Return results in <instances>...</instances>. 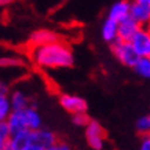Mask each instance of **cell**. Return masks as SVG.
I'll use <instances>...</instances> for the list:
<instances>
[{"instance_id":"cell-3","label":"cell","mask_w":150,"mask_h":150,"mask_svg":"<svg viewBox=\"0 0 150 150\" xmlns=\"http://www.w3.org/2000/svg\"><path fill=\"white\" fill-rule=\"evenodd\" d=\"M86 138L90 147L94 150H103L106 145L105 129L98 121L91 120L86 127Z\"/></svg>"},{"instance_id":"cell-6","label":"cell","mask_w":150,"mask_h":150,"mask_svg":"<svg viewBox=\"0 0 150 150\" xmlns=\"http://www.w3.org/2000/svg\"><path fill=\"white\" fill-rule=\"evenodd\" d=\"M129 17L134 21H137L141 28H147L150 25V7L131 0Z\"/></svg>"},{"instance_id":"cell-13","label":"cell","mask_w":150,"mask_h":150,"mask_svg":"<svg viewBox=\"0 0 150 150\" xmlns=\"http://www.w3.org/2000/svg\"><path fill=\"white\" fill-rule=\"evenodd\" d=\"M100 36L106 43H113L114 40L118 39V22L113 21L106 17V19L102 23V28H100Z\"/></svg>"},{"instance_id":"cell-2","label":"cell","mask_w":150,"mask_h":150,"mask_svg":"<svg viewBox=\"0 0 150 150\" xmlns=\"http://www.w3.org/2000/svg\"><path fill=\"white\" fill-rule=\"evenodd\" d=\"M110 48H112V52L116 57V59L127 68H134L139 59V55L137 54L135 48L132 47L131 41L117 39L113 43H110Z\"/></svg>"},{"instance_id":"cell-29","label":"cell","mask_w":150,"mask_h":150,"mask_svg":"<svg viewBox=\"0 0 150 150\" xmlns=\"http://www.w3.org/2000/svg\"><path fill=\"white\" fill-rule=\"evenodd\" d=\"M147 29H149V32H150V25H149V26H147Z\"/></svg>"},{"instance_id":"cell-7","label":"cell","mask_w":150,"mask_h":150,"mask_svg":"<svg viewBox=\"0 0 150 150\" xmlns=\"http://www.w3.org/2000/svg\"><path fill=\"white\" fill-rule=\"evenodd\" d=\"M57 142H58V137L51 129L41 127L39 129H36V131H33V143L39 145L44 150L51 147V146H54Z\"/></svg>"},{"instance_id":"cell-24","label":"cell","mask_w":150,"mask_h":150,"mask_svg":"<svg viewBox=\"0 0 150 150\" xmlns=\"http://www.w3.org/2000/svg\"><path fill=\"white\" fill-rule=\"evenodd\" d=\"M22 150H44V149H43V147H40L39 145H36V143H30L29 146L23 147Z\"/></svg>"},{"instance_id":"cell-22","label":"cell","mask_w":150,"mask_h":150,"mask_svg":"<svg viewBox=\"0 0 150 150\" xmlns=\"http://www.w3.org/2000/svg\"><path fill=\"white\" fill-rule=\"evenodd\" d=\"M139 150H150V135H145L141 139Z\"/></svg>"},{"instance_id":"cell-30","label":"cell","mask_w":150,"mask_h":150,"mask_svg":"<svg viewBox=\"0 0 150 150\" xmlns=\"http://www.w3.org/2000/svg\"><path fill=\"white\" fill-rule=\"evenodd\" d=\"M149 116H150V114H149Z\"/></svg>"},{"instance_id":"cell-11","label":"cell","mask_w":150,"mask_h":150,"mask_svg":"<svg viewBox=\"0 0 150 150\" xmlns=\"http://www.w3.org/2000/svg\"><path fill=\"white\" fill-rule=\"evenodd\" d=\"M33 143V131L30 129H25V131L17 132V134H11L8 141V145L14 150H22L23 147L29 146Z\"/></svg>"},{"instance_id":"cell-28","label":"cell","mask_w":150,"mask_h":150,"mask_svg":"<svg viewBox=\"0 0 150 150\" xmlns=\"http://www.w3.org/2000/svg\"><path fill=\"white\" fill-rule=\"evenodd\" d=\"M0 150H14V149H13V147H11V146L8 145V143H7V145H6L4 147H1V149H0Z\"/></svg>"},{"instance_id":"cell-1","label":"cell","mask_w":150,"mask_h":150,"mask_svg":"<svg viewBox=\"0 0 150 150\" xmlns=\"http://www.w3.org/2000/svg\"><path fill=\"white\" fill-rule=\"evenodd\" d=\"M30 58L33 64L43 70L70 68L74 62V57L70 47L59 39L43 46L32 47Z\"/></svg>"},{"instance_id":"cell-16","label":"cell","mask_w":150,"mask_h":150,"mask_svg":"<svg viewBox=\"0 0 150 150\" xmlns=\"http://www.w3.org/2000/svg\"><path fill=\"white\" fill-rule=\"evenodd\" d=\"M134 70L142 79H149L150 80V58H147V57H139L138 62L134 66Z\"/></svg>"},{"instance_id":"cell-19","label":"cell","mask_w":150,"mask_h":150,"mask_svg":"<svg viewBox=\"0 0 150 150\" xmlns=\"http://www.w3.org/2000/svg\"><path fill=\"white\" fill-rule=\"evenodd\" d=\"M137 131L142 137L150 135V116H142L137 121Z\"/></svg>"},{"instance_id":"cell-10","label":"cell","mask_w":150,"mask_h":150,"mask_svg":"<svg viewBox=\"0 0 150 150\" xmlns=\"http://www.w3.org/2000/svg\"><path fill=\"white\" fill-rule=\"evenodd\" d=\"M139 29H141L139 23L137 21H134L131 17H128V18L123 19L121 22H118V39L131 41V39L137 35Z\"/></svg>"},{"instance_id":"cell-23","label":"cell","mask_w":150,"mask_h":150,"mask_svg":"<svg viewBox=\"0 0 150 150\" xmlns=\"http://www.w3.org/2000/svg\"><path fill=\"white\" fill-rule=\"evenodd\" d=\"M0 94H7V95H10L8 86H7L6 83H3V81H0Z\"/></svg>"},{"instance_id":"cell-20","label":"cell","mask_w":150,"mask_h":150,"mask_svg":"<svg viewBox=\"0 0 150 150\" xmlns=\"http://www.w3.org/2000/svg\"><path fill=\"white\" fill-rule=\"evenodd\" d=\"M73 118V123L76 124V125H79V127H87V124L91 121V118L88 117V114H87V112H84V113H77V114H73L72 116Z\"/></svg>"},{"instance_id":"cell-5","label":"cell","mask_w":150,"mask_h":150,"mask_svg":"<svg viewBox=\"0 0 150 150\" xmlns=\"http://www.w3.org/2000/svg\"><path fill=\"white\" fill-rule=\"evenodd\" d=\"M131 44L139 57H146L150 48V32L147 28H141L131 39Z\"/></svg>"},{"instance_id":"cell-21","label":"cell","mask_w":150,"mask_h":150,"mask_svg":"<svg viewBox=\"0 0 150 150\" xmlns=\"http://www.w3.org/2000/svg\"><path fill=\"white\" fill-rule=\"evenodd\" d=\"M46 150H72V147H70L68 143H65V142L58 141L54 146H51V147H48V149H46Z\"/></svg>"},{"instance_id":"cell-18","label":"cell","mask_w":150,"mask_h":150,"mask_svg":"<svg viewBox=\"0 0 150 150\" xmlns=\"http://www.w3.org/2000/svg\"><path fill=\"white\" fill-rule=\"evenodd\" d=\"M0 66L1 68H21L23 66V61L18 57H1Z\"/></svg>"},{"instance_id":"cell-26","label":"cell","mask_w":150,"mask_h":150,"mask_svg":"<svg viewBox=\"0 0 150 150\" xmlns=\"http://www.w3.org/2000/svg\"><path fill=\"white\" fill-rule=\"evenodd\" d=\"M132 1H137V3H141V4H145L150 7V0H132Z\"/></svg>"},{"instance_id":"cell-27","label":"cell","mask_w":150,"mask_h":150,"mask_svg":"<svg viewBox=\"0 0 150 150\" xmlns=\"http://www.w3.org/2000/svg\"><path fill=\"white\" fill-rule=\"evenodd\" d=\"M7 143H8V141H7V139H4V138L0 137V149H1V147H4Z\"/></svg>"},{"instance_id":"cell-9","label":"cell","mask_w":150,"mask_h":150,"mask_svg":"<svg viewBox=\"0 0 150 150\" xmlns=\"http://www.w3.org/2000/svg\"><path fill=\"white\" fill-rule=\"evenodd\" d=\"M58 40V35L54 30L50 29H37L35 32H32V35L29 36V46L30 47H37L43 46L47 43Z\"/></svg>"},{"instance_id":"cell-12","label":"cell","mask_w":150,"mask_h":150,"mask_svg":"<svg viewBox=\"0 0 150 150\" xmlns=\"http://www.w3.org/2000/svg\"><path fill=\"white\" fill-rule=\"evenodd\" d=\"M6 121L8 124L11 134H17V132L28 129L26 118H25V112L23 110H13Z\"/></svg>"},{"instance_id":"cell-17","label":"cell","mask_w":150,"mask_h":150,"mask_svg":"<svg viewBox=\"0 0 150 150\" xmlns=\"http://www.w3.org/2000/svg\"><path fill=\"white\" fill-rule=\"evenodd\" d=\"M11 112H13V108L10 102V95L0 94V121H6Z\"/></svg>"},{"instance_id":"cell-14","label":"cell","mask_w":150,"mask_h":150,"mask_svg":"<svg viewBox=\"0 0 150 150\" xmlns=\"http://www.w3.org/2000/svg\"><path fill=\"white\" fill-rule=\"evenodd\" d=\"M10 102H11L13 110H25L30 106L29 96L21 90H15L10 94Z\"/></svg>"},{"instance_id":"cell-4","label":"cell","mask_w":150,"mask_h":150,"mask_svg":"<svg viewBox=\"0 0 150 150\" xmlns=\"http://www.w3.org/2000/svg\"><path fill=\"white\" fill-rule=\"evenodd\" d=\"M59 103L72 116L77 113H84L88 108L86 99L79 95H74V94H62L59 96Z\"/></svg>"},{"instance_id":"cell-15","label":"cell","mask_w":150,"mask_h":150,"mask_svg":"<svg viewBox=\"0 0 150 150\" xmlns=\"http://www.w3.org/2000/svg\"><path fill=\"white\" fill-rule=\"evenodd\" d=\"M23 112H25V118H26L28 129L36 131V129H39V128H41L43 120H41V116H40V113L36 110V108L29 106V108H26Z\"/></svg>"},{"instance_id":"cell-25","label":"cell","mask_w":150,"mask_h":150,"mask_svg":"<svg viewBox=\"0 0 150 150\" xmlns=\"http://www.w3.org/2000/svg\"><path fill=\"white\" fill-rule=\"evenodd\" d=\"M15 0H0V6H8L11 3H14Z\"/></svg>"},{"instance_id":"cell-8","label":"cell","mask_w":150,"mask_h":150,"mask_svg":"<svg viewBox=\"0 0 150 150\" xmlns=\"http://www.w3.org/2000/svg\"><path fill=\"white\" fill-rule=\"evenodd\" d=\"M129 10H131V1L129 0H120L116 1L114 4L108 11V18L113 19L116 22H121L123 19L129 17Z\"/></svg>"}]
</instances>
